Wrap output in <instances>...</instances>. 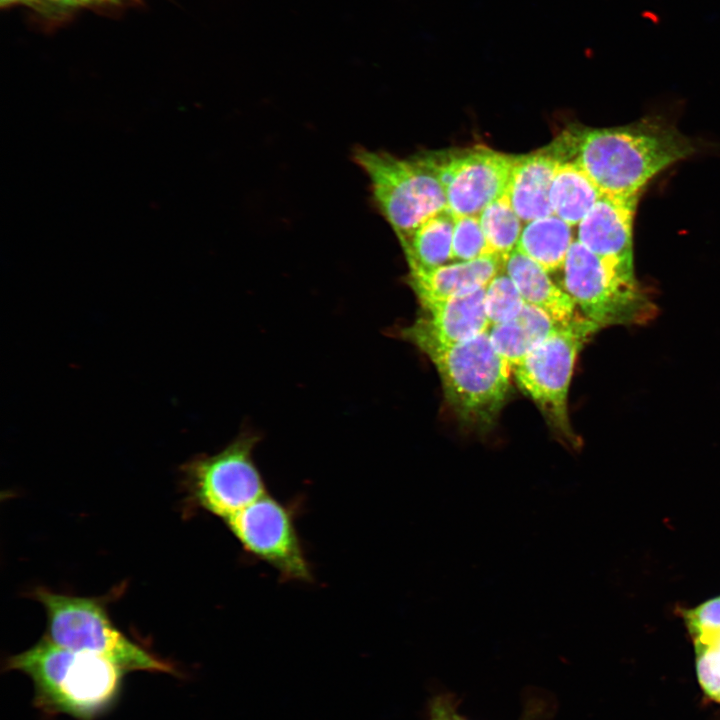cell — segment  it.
I'll return each mask as SVG.
<instances>
[{
    "label": "cell",
    "mask_w": 720,
    "mask_h": 720,
    "mask_svg": "<svg viewBox=\"0 0 720 720\" xmlns=\"http://www.w3.org/2000/svg\"><path fill=\"white\" fill-rule=\"evenodd\" d=\"M503 268L524 302L547 313L558 325L566 326L582 315L572 297L551 280L549 273L519 250L503 260Z\"/></svg>",
    "instance_id": "15"
},
{
    "label": "cell",
    "mask_w": 720,
    "mask_h": 720,
    "mask_svg": "<svg viewBox=\"0 0 720 720\" xmlns=\"http://www.w3.org/2000/svg\"><path fill=\"white\" fill-rule=\"evenodd\" d=\"M59 6L77 8L86 7L91 5H98L107 2H114L118 0H46Z\"/></svg>",
    "instance_id": "26"
},
{
    "label": "cell",
    "mask_w": 720,
    "mask_h": 720,
    "mask_svg": "<svg viewBox=\"0 0 720 720\" xmlns=\"http://www.w3.org/2000/svg\"><path fill=\"white\" fill-rule=\"evenodd\" d=\"M560 162L551 147L514 157L505 193L524 223L553 214L550 190Z\"/></svg>",
    "instance_id": "13"
},
{
    "label": "cell",
    "mask_w": 720,
    "mask_h": 720,
    "mask_svg": "<svg viewBox=\"0 0 720 720\" xmlns=\"http://www.w3.org/2000/svg\"><path fill=\"white\" fill-rule=\"evenodd\" d=\"M258 441L244 431L219 452L186 462L182 474L192 502L225 521L267 493L253 459Z\"/></svg>",
    "instance_id": "8"
},
{
    "label": "cell",
    "mask_w": 720,
    "mask_h": 720,
    "mask_svg": "<svg viewBox=\"0 0 720 720\" xmlns=\"http://www.w3.org/2000/svg\"><path fill=\"white\" fill-rule=\"evenodd\" d=\"M485 287L450 298L419 301L420 316L402 330L401 336L420 348L456 344L487 332Z\"/></svg>",
    "instance_id": "11"
},
{
    "label": "cell",
    "mask_w": 720,
    "mask_h": 720,
    "mask_svg": "<svg viewBox=\"0 0 720 720\" xmlns=\"http://www.w3.org/2000/svg\"><path fill=\"white\" fill-rule=\"evenodd\" d=\"M460 699L451 692L433 694L426 705L427 720H470L459 711ZM552 712V702L538 695L527 696L519 720H545Z\"/></svg>",
    "instance_id": "22"
},
{
    "label": "cell",
    "mask_w": 720,
    "mask_h": 720,
    "mask_svg": "<svg viewBox=\"0 0 720 720\" xmlns=\"http://www.w3.org/2000/svg\"><path fill=\"white\" fill-rule=\"evenodd\" d=\"M454 221L455 216L445 210L399 239L409 270L438 267L452 259Z\"/></svg>",
    "instance_id": "18"
},
{
    "label": "cell",
    "mask_w": 720,
    "mask_h": 720,
    "mask_svg": "<svg viewBox=\"0 0 720 720\" xmlns=\"http://www.w3.org/2000/svg\"><path fill=\"white\" fill-rule=\"evenodd\" d=\"M353 159L369 180L373 201L398 240L448 210L444 190L421 155L396 157L358 148Z\"/></svg>",
    "instance_id": "5"
},
{
    "label": "cell",
    "mask_w": 720,
    "mask_h": 720,
    "mask_svg": "<svg viewBox=\"0 0 720 720\" xmlns=\"http://www.w3.org/2000/svg\"><path fill=\"white\" fill-rule=\"evenodd\" d=\"M224 522L246 553L270 565L282 579L312 581L290 505L265 493Z\"/></svg>",
    "instance_id": "9"
},
{
    "label": "cell",
    "mask_w": 720,
    "mask_h": 720,
    "mask_svg": "<svg viewBox=\"0 0 720 720\" xmlns=\"http://www.w3.org/2000/svg\"><path fill=\"white\" fill-rule=\"evenodd\" d=\"M694 643H711L720 634V595L682 611Z\"/></svg>",
    "instance_id": "24"
},
{
    "label": "cell",
    "mask_w": 720,
    "mask_h": 720,
    "mask_svg": "<svg viewBox=\"0 0 720 720\" xmlns=\"http://www.w3.org/2000/svg\"><path fill=\"white\" fill-rule=\"evenodd\" d=\"M559 327L547 313L525 303L516 317L491 326L488 333L495 350L515 367Z\"/></svg>",
    "instance_id": "16"
},
{
    "label": "cell",
    "mask_w": 720,
    "mask_h": 720,
    "mask_svg": "<svg viewBox=\"0 0 720 720\" xmlns=\"http://www.w3.org/2000/svg\"><path fill=\"white\" fill-rule=\"evenodd\" d=\"M479 220L492 255L504 260L517 248L524 226L506 193L489 204Z\"/></svg>",
    "instance_id": "20"
},
{
    "label": "cell",
    "mask_w": 720,
    "mask_h": 720,
    "mask_svg": "<svg viewBox=\"0 0 720 720\" xmlns=\"http://www.w3.org/2000/svg\"><path fill=\"white\" fill-rule=\"evenodd\" d=\"M492 255L479 216L455 217L452 236V259L471 261Z\"/></svg>",
    "instance_id": "23"
},
{
    "label": "cell",
    "mask_w": 720,
    "mask_h": 720,
    "mask_svg": "<svg viewBox=\"0 0 720 720\" xmlns=\"http://www.w3.org/2000/svg\"><path fill=\"white\" fill-rule=\"evenodd\" d=\"M639 197L602 194L577 225V241L634 279L633 220Z\"/></svg>",
    "instance_id": "12"
},
{
    "label": "cell",
    "mask_w": 720,
    "mask_h": 720,
    "mask_svg": "<svg viewBox=\"0 0 720 720\" xmlns=\"http://www.w3.org/2000/svg\"><path fill=\"white\" fill-rule=\"evenodd\" d=\"M435 366L449 406L466 426L489 429L509 393L512 366L495 350L489 333L420 348Z\"/></svg>",
    "instance_id": "3"
},
{
    "label": "cell",
    "mask_w": 720,
    "mask_h": 720,
    "mask_svg": "<svg viewBox=\"0 0 720 720\" xmlns=\"http://www.w3.org/2000/svg\"><path fill=\"white\" fill-rule=\"evenodd\" d=\"M602 194L577 164L572 161L559 163L550 190L554 215L570 226H577Z\"/></svg>",
    "instance_id": "17"
},
{
    "label": "cell",
    "mask_w": 720,
    "mask_h": 720,
    "mask_svg": "<svg viewBox=\"0 0 720 720\" xmlns=\"http://www.w3.org/2000/svg\"><path fill=\"white\" fill-rule=\"evenodd\" d=\"M525 302L513 280L504 271L485 287V311L490 327L516 317Z\"/></svg>",
    "instance_id": "21"
},
{
    "label": "cell",
    "mask_w": 720,
    "mask_h": 720,
    "mask_svg": "<svg viewBox=\"0 0 720 720\" xmlns=\"http://www.w3.org/2000/svg\"><path fill=\"white\" fill-rule=\"evenodd\" d=\"M34 597L47 616V636L65 648L102 656L126 672L148 671L178 675L175 666L123 634L101 601L38 588Z\"/></svg>",
    "instance_id": "4"
},
{
    "label": "cell",
    "mask_w": 720,
    "mask_h": 720,
    "mask_svg": "<svg viewBox=\"0 0 720 720\" xmlns=\"http://www.w3.org/2000/svg\"><path fill=\"white\" fill-rule=\"evenodd\" d=\"M37 0H0V5L2 8L9 7L15 4H29L33 3Z\"/></svg>",
    "instance_id": "27"
},
{
    "label": "cell",
    "mask_w": 720,
    "mask_h": 720,
    "mask_svg": "<svg viewBox=\"0 0 720 720\" xmlns=\"http://www.w3.org/2000/svg\"><path fill=\"white\" fill-rule=\"evenodd\" d=\"M708 644H717L718 646H720V634L711 643Z\"/></svg>",
    "instance_id": "28"
},
{
    "label": "cell",
    "mask_w": 720,
    "mask_h": 720,
    "mask_svg": "<svg viewBox=\"0 0 720 720\" xmlns=\"http://www.w3.org/2000/svg\"><path fill=\"white\" fill-rule=\"evenodd\" d=\"M444 190L455 216H479L505 194L514 156L486 146L420 154Z\"/></svg>",
    "instance_id": "10"
},
{
    "label": "cell",
    "mask_w": 720,
    "mask_h": 720,
    "mask_svg": "<svg viewBox=\"0 0 720 720\" xmlns=\"http://www.w3.org/2000/svg\"><path fill=\"white\" fill-rule=\"evenodd\" d=\"M7 670L27 675L34 706L49 716L94 720L118 701L125 673L112 661L60 646L44 636L31 648L9 657Z\"/></svg>",
    "instance_id": "2"
},
{
    "label": "cell",
    "mask_w": 720,
    "mask_h": 720,
    "mask_svg": "<svg viewBox=\"0 0 720 720\" xmlns=\"http://www.w3.org/2000/svg\"><path fill=\"white\" fill-rule=\"evenodd\" d=\"M694 644L698 682L706 696L720 702V646Z\"/></svg>",
    "instance_id": "25"
},
{
    "label": "cell",
    "mask_w": 720,
    "mask_h": 720,
    "mask_svg": "<svg viewBox=\"0 0 720 720\" xmlns=\"http://www.w3.org/2000/svg\"><path fill=\"white\" fill-rule=\"evenodd\" d=\"M551 147L560 161L577 164L603 194L623 198L640 197L651 179L696 151L688 137L657 117L568 132Z\"/></svg>",
    "instance_id": "1"
},
{
    "label": "cell",
    "mask_w": 720,
    "mask_h": 720,
    "mask_svg": "<svg viewBox=\"0 0 720 720\" xmlns=\"http://www.w3.org/2000/svg\"><path fill=\"white\" fill-rule=\"evenodd\" d=\"M562 270L564 290L598 329L646 324L657 314L655 302L636 278L623 276L577 240L570 246Z\"/></svg>",
    "instance_id": "6"
},
{
    "label": "cell",
    "mask_w": 720,
    "mask_h": 720,
    "mask_svg": "<svg viewBox=\"0 0 720 720\" xmlns=\"http://www.w3.org/2000/svg\"><path fill=\"white\" fill-rule=\"evenodd\" d=\"M599 329L583 315L559 327L514 368L517 384L570 448L577 449L568 415V390L577 355Z\"/></svg>",
    "instance_id": "7"
},
{
    "label": "cell",
    "mask_w": 720,
    "mask_h": 720,
    "mask_svg": "<svg viewBox=\"0 0 720 720\" xmlns=\"http://www.w3.org/2000/svg\"><path fill=\"white\" fill-rule=\"evenodd\" d=\"M502 268L503 259L486 255L471 261L409 270L407 280L418 301L443 299L485 287Z\"/></svg>",
    "instance_id": "14"
},
{
    "label": "cell",
    "mask_w": 720,
    "mask_h": 720,
    "mask_svg": "<svg viewBox=\"0 0 720 720\" xmlns=\"http://www.w3.org/2000/svg\"><path fill=\"white\" fill-rule=\"evenodd\" d=\"M572 226L552 214L527 222L517 250L534 260L549 274L563 269L573 243Z\"/></svg>",
    "instance_id": "19"
}]
</instances>
